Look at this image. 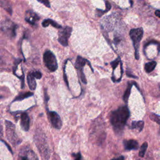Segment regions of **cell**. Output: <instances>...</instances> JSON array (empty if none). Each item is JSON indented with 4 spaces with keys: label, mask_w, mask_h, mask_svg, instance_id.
Returning a JSON list of instances; mask_svg holds the SVG:
<instances>
[{
    "label": "cell",
    "mask_w": 160,
    "mask_h": 160,
    "mask_svg": "<svg viewBox=\"0 0 160 160\" xmlns=\"http://www.w3.org/2000/svg\"><path fill=\"white\" fill-rule=\"evenodd\" d=\"M6 129L8 138L10 141H16V133L15 131V126L11 122L6 121Z\"/></svg>",
    "instance_id": "obj_6"
},
{
    "label": "cell",
    "mask_w": 160,
    "mask_h": 160,
    "mask_svg": "<svg viewBox=\"0 0 160 160\" xmlns=\"http://www.w3.org/2000/svg\"><path fill=\"white\" fill-rule=\"evenodd\" d=\"M156 66H157V63L155 61H151V62L146 63L145 66V71L147 73H151V71H153L154 70Z\"/></svg>",
    "instance_id": "obj_14"
},
{
    "label": "cell",
    "mask_w": 160,
    "mask_h": 160,
    "mask_svg": "<svg viewBox=\"0 0 160 160\" xmlns=\"http://www.w3.org/2000/svg\"><path fill=\"white\" fill-rule=\"evenodd\" d=\"M39 2H40L41 3H43V5H45L46 6H47L48 8H50V3L49 1V0H38Z\"/></svg>",
    "instance_id": "obj_21"
},
{
    "label": "cell",
    "mask_w": 160,
    "mask_h": 160,
    "mask_svg": "<svg viewBox=\"0 0 160 160\" xmlns=\"http://www.w3.org/2000/svg\"><path fill=\"white\" fill-rule=\"evenodd\" d=\"M131 86H132V85L131 84H129L128 88H127V89L126 90V92H125V93H124V94L123 95V99H124V101L125 102H126V103L128 102L129 96V95H130Z\"/></svg>",
    "instance_id": "obj_17"
},
{
    "label": "cell",
    "mask_w": 160,
    "mask_h": 160,
    "mask_svg": "<svg viewBox=\"0 0 160 160\" xmlns=\"http://www.w3.org/2000/svg\"><path fill=\"white\" fill-rule=\"evenodd\" d=\"M124 145L127 150H137L138 148V143L134 140H125L124 141Z\"/></svg>",
    "instance_id": "obj_8"
},
{
    "label": "cell",
    "mask_w": 160,
    "mask_h": 160,
    "mask_svg": "<svg viewBox=\"0 0 160 160\" xmlns=\"http://www.w3.org/2000/svg\"><path fill=\"white\" fill-rule=\"evenodd\" d=\"M25 20L26 21H28L29 23L34 24V23H35L37 20H39V17L37 16L36 13H34L31 11H28L27 13Z\"/></svg>",
    "instance_id": "obj_9"
},
{
    "label": "cell",
    "mask_w": 160,
    "mask_h": 160,
    "mask_svg": "<svg viewBox=\"0 0 160 160\" xmlns=\"http://www.w3.org/2000/svg\"><path fill=\"white\" fill-rule=\"evenodd\" d=\"M72 32L71 27H66L59 32L58 41L63 46H67L68 45V40Z\"/></svg>",
    "instance_id": "obj_4"
},
{
    "label": "cell",
    "mask_w": 160,
    "mask_h": 160,
    "mask_svg": "<svg viewBox=\"0 0 160 160\" xmlns=\"http://www.w3.org/2000/svg\"><path fill=\"white\" fill-rule=\"evenodd\" d=\"M155 15L160 18V10H157L155 12Z\"/></svg>",
    "instance_id": "obj_25"
},
{
    "label": "cell",
    "mask_w": 160,
    "mask_h": 160,
    "mask_svg": "<svg viewBox=\"0 0 160 160\" xmlns=\"http://www.w3.org/2000/svg\"><path fill=\"white\" fill-rule=\"evenodd\" d=\"M87 62L88 61L86 59L81 58V57H78L75 63V67L78 70L83 71V68Z\"/></svg>",
    "instance_id": "obj_10"
},
{
    "label": "cell",
    "mask_w": 160,
    "mask_h": 160,
    "mask_svg": "<svg viewBox=\"0 0 160 160\" xmlns=\"http://www.w3.org/2000/svg\"><path fill=\"white\" fill-rule=\"evenodd\" d=\"M143 35V30L142 28H135L131 29L129 32V36L133 43V46L135 50L136 59H139V48L140 41Z\"/></svg>",
    "instance_id": "obj_2"
},
{
    "label": "cell",
    "mask_w": 160,
    "mask_h": 160,
    "mask_svg": "<svg viewBox=\"0 0 160 160\" xmlns=\"http://www.w3.org/2000/svg\"><path fill=\"white\" fill-rule=\"evenodd\" d=\"M27 81L29 88L31 90H34L36 87V83L34 77L33 76L32 73H29L27 76Z\"/></svg>",
    "instance_id": "obj_11"
},
{
    "label": "cell",
    "mask_w": 160,
    "mask_h": 160,
    "mask_svg": "<svg viewBox=\"0 0 160 160\" xmlns=\"http://www.w3.org/2000/svg\"><path fill=\"white\" fill-rule=\"evenodd\" d=\"M113 160H124V158L122 156V157H119L118 158H116L115 159H113Z\"/></svg>",
    "instance_id": "obj_26"
},
{
    "label": "cell",
    "mask_w": 160,
    "mask_h": 160,
    "mask_svg": "<svg viewBox=\"0 0 160 160\" xmlns=\"http://www.w3.org/2000/svg\"><path fill=\"white\" fill-rule=\"evenodd\" d=\"M74 155V157H75V160H82V157L80 154V153H77L76 154H73Z\"/></svg>",
    "instance_id": "obj_22"
},
{
    "label": "cell",
    "mask_w": 160,
    "mask_h": 160,
    "mask_svg": "<svg viewBox=\"0 0 160 160\" xmlns=\"http://www.w3.org/2000/svg\"><path fill=\"white\" fill-rule=\"evenodd\" d=\"M111 5H110V3H109V2H106V11H109L110 9H111Z\"/></svg>",
    "instance_id": "obj_24"
},
{
    "label": "cell",
    "mask_w": 160,
    "mask_h": 160,
    "mask_svg": "<svg viewBox=\"0 0 160 160\" xmlns=\"http://www.w3.org/2000/svg\"><path fill=\"white\" fill-rule=\"evenodd\" d=\"M48 116L53 126L56 129H61L62 126V121L58 114L54 111H50L48 113Z\"/></svg>",
    "instance_id": "obj_5"
},
{
    "label": "cell",
    "mask_w": 160,
    "mask_h": 160,
    "mask_svg": "<svg viewBox=\"0 0 160 160\" xmlns=\"http://www.w3.org/2000/svg\"><path fill=\"white\" fill-rule=\"evenodd\" d=\"M21 126L24 131H28L29 128V118L27 113H23L21 116Z\"/></svg>",
    "instance_id": "obj_7"
},
{
    "label": "cell",
    "mask_w": 160,
    "mask_h": 160,
    "mask_svg": "<svg viewBox=\"0 0 160 160\" xmlns=\"http://www.w3.org/2000/svg\"><path fill=\"white\" fill-rule=\"evenodd\" d=\"M129 116V111L127 106L120 107L118 110L112 112L110 122L116 131H122Z\"/></svg>",
    "instance_id": "obj_1"
},
{
    "label": "cell",
    "mask_w": 160,
    "mask_h": 160,
    "mask_svg": "<svg viewBox=\"0 0 160 160\" xmlns=\"http://www.w3.org/2000/svg\"><path fill=\"white\" fill-rule=\"evenodd\" d=\"M144 122L143 121H139V122H133L131 124V128L133 129H137L140 132L143 130L144 128Z\"/></svg>",
    "instance_id": "obj_13"
},
{
    "label": "cell",
    "mask_w": 160,
    "mask_h": 160,
    "mask_svg": "<svg viewBox=\"0 0 160 160\" xmlns=\"http://www.w3.org/2000/svg\"><path fill=\"white\" fill-rule=\"evenodd\" d=\"M148 143H144L141 145L140 152H139V156L140 157H141V158L144 157V156L146 153V151L147 150V148H148Z\"/></svg>",
    "instance_id": "obj_16"
},
{
    "label": "cell",
    "mask_w": 160,
    "mask_h": 160,
    "mask_svg": "<svg viewBox=\"0 0 160 160\" xmlns=\"http://www.w3.org/2000/svg\"><path fill=\"white\" fill-rule=\"evenodd\" d=\"M33 76L34 77V78H37V79H41V73L40 71H34L33 73H31Z\"/></svg>",
    "instance_id": "obj_19"
},
{
    "label": "cell",
    "mask_w": 160,
    "mask_h": 160,
    "mask_svg": "<svg viewBox=\"0 0 160 160\" xmlns=\"http://www.w3.org/2000/svg\"><path fill=\"white\" fill-rule=\"evenodd\" d=\"M120 62V59H119V58H118V59H115V61H112L111 63V66H112V67H113V70H115V69L116 68V67H117V66H118V64H119V63Z\"/></svg>",
    "instance_id": "obj_20"
},
{
    "label": "cell",
    "mask_w": 160,
    "mask_h": 160,
    "mask_svg": "<svg viewBox=\"0 0 160 160\" xmlns=\"http://www.w3.org/2000/svg\"><path fill=\"white\" fill-rule=\"evenodd\" d=\"M150 119L152 121H153V122H155L156 123L160 124V116L155 115V114H151L150 115Z\"/></svg>",
    "instance_id": "obj_18"
},
{
    "label": "cell",
    "mask_w": 160,
    "mask_h": 160,
    "mask_svg": "<svg viewBox=\"0 0 160 160\" xmlns=\"http://www.w3.org/2000/svg\"><path fill=\"white\" fill-rule=\"evenodd\" d=\"M20 160H30V159L29 158V157L27 155H24V156H21Z\"/></svg>",
    "instance_id": "obj_23"
},
{
    "label": "cell",
    "mask_w": 160,
    "mask_h": 160,
    "mask_svg": "<svg viewBox=\"0 0 160 160\" xmlns=\"http://www.w3.org/2000/svg\"><path fill=\"white\" fill-rule=\"evenodd\" d=\"M43 61L48 70L54 72L58 69V63L54 54L50 51H46L43 54Z\"/></svg>",
    "instance_id": "obj_3"
},
{
    "label": "cell",
    "mask_w": 160,
    "mask_h": 160,
    "mask_svg": "<svg viewBox=\"0 0 160 160\" xmlns=\"http://www.w3.org/2000/svg\"><path fill=\"white\" fill-rule=\"evenodd\" d=\"M33 93H30V92H27V93L20 94V95H18V96L15 98V101H21V100H23V99H24L25 98H29L30 96H33Z\"/></svg>",
    "instance_id": "obj_15"
},
{
    "label": "cell",
    "mask_w": 160,
    "mask_h": 160,
    "mask_svg": "<svg viewBox=\"0 0 160 160\" xmlns=\"http://www.w3.org/2000/svg\"><path fill=\"white\" fill-rule=\"evenodd\" d=\"M3 135V129H2V127L1 126V124H0V136H1Z\"/></svg>",
    "instance_id": "obj_27"
},
{
    "label": "cell",
    "mask_w": 160,
    "mask_h": 160,
    "mask_svg": "<svg viewBox=\"0 0 160 160\" xmlns=\"http://www.w3.org/2000/svg\"><path fill=\"white\" fill-rule=\"evenodd\" d=\"M51 25L53 26V27L54 28H61V26L59 25V24H58L57 22H55L54 21L52 20H50V19H48V20H45L43 21L42 23V25L43 27H48L49 25Z\"/></svg>",
    "instance_id": "obj_12"
}]
</instances>
